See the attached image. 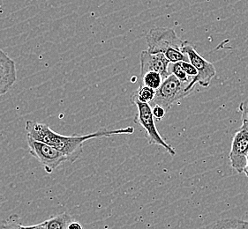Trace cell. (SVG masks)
Masks as SVG:
<instances>
[{
  "label": "cell",
  "mask_w": 248,
  "mask_h": 229,
  "mask_svg": "<svg viewBox=\"0 0 248 229\" xmlns=\"http://www.w3.org/2000/svg\"><path fill=\"white\" fill-rule=\"evenodd\" d=\"M25 132L27 137L37 140L54 147L61 154L65 155L67 161L74 163L79 159L83 151V143L88 140L109 138L114 135L133 134L134 128L127 126L121 129H102L89 134L79 136H65L55 132L53 129L45 124L38 123L33 120L26 122Z\"/></svg>",
  "instance_id": "1"
},
{
  "label": "cell",
  "mask_w": 248,
  "mask_h": 229,
  "mask_svg": "<svg viewBox=\"0 0 248 229\" xmlns=\"http://www.w3.org/2000/svg\"><path fill=\"white\" fill-rule=\"evenodd\" d=\"M148 51L162 53L170 63L187 61V57L182 52L186 41L181 40L176 32L169 28H154L146 36Z\"/></svg>",
  "instance_id": "2"
},
{
  "label": "cell",
  "mask_w": 248,
  "mask_h": 229,
  "mask_svg": "<svg viewBox=\"0 0 248 229\" xmlns=\"http://www.w3.org/2000/svg\"><path fill=\"white\" fill-rule=\"evenodd\" d=\"M132 103L137 108V114L134 121L137 125H139L145 132L146 139L149 144H156L163 146L170 155H176V150L170 144H168L163 137L160 135L157 130L154 115L152 113V108L148 103H141L138 100H131Z\"/></svg>",
  "instance_id": "3"
},
{
  "label": "cell",
  "mask_w": 248,
  "mask_h": 229,
  "mask_svg": "<svg viewBox=\"0 0 248 229\" xmlns=\"http://www.w3.org/2000/svg\"><path fill=\"white\" fill-rule=\"evenodd\" d=\"M182 52L187 57L189 62L194 65V68L198 72L197 76L189 82L186 88V92L190 94L191 91L194 89V86L197 84L202 87H209L211 80H213L217 73L216 67L214 66L213 64L200 55L197 50L194 49V46L187 41H186L184 44Z\"/></svg>",
  "instance_id": "4"
},
{
  "label": "cell",
  "mask_w": 248,
  "mask_h": 229,
  "mask_svg": "<svg viewBox=\"0 0 248 229\" xmlns=\"http://www.w3.org/2000/svg\"><path fill=\"white\" fill-rule=\"evenodd\" d=\"M188 84L179 81L173 75H169L164 79L158 89L155 91L154 100L149 105L151 107L158 105L167 111L172 107V105L179 102L189 95L186 92Z\"/></svg>",
  "instance_id": "5"
},
{
  "label": "cell",
  "mask_w": 248,
  "mask_h": 229,
  "mask_svg": "<svg viewBox=\"0 0 248 229\" xmlns=\"http://www.w3.org/2000/svg\"><path fill=\"white\" fill-rule=\"evenodd\" d=\"M27 142L30 155L43 165L48 174H51L60 165L67 161L65 155L49 144L33 140L30 137H27Z\"/></svg>",
  "instance_id": "6"
},
{
  "label": "cell",
  "mask_w": 248,
  "mask_h": 229,
  "mask_svg": "<svg viewBox=\"0 0 248 229\" xmlns=\"http://www.w3.org/2000/svg\"><path fill=\"white\" fill-rule=\"evenodd\" d=\"M248 155V131L240 129L234 134L229 155L231 165L238 173H243Z\"/></svg>",
  "instance_id": "7"
},
{
  "label": "cell",
  "mask_w": 248,
  "mask_h": 229,
  "mask_svg": "<svg viewBox=\"0 0 248 229\" xmlns=\"http://www.w3.org/2000/svg\"><path fill=\"white\" fill-rule=\"evenodd\" d=\"M170 62L162 53H151L143 50L140 53V74L148 72H156L164 79L170 75Z\"/></svg>",
  "instance_id": "8"
},
{
  "label": "cell",
  "mask_w": 248,
  "mask_h": 229,
  "mask_svg": "<svg viewBox=\"0 0 248 229\" xmlns=\"http://www.w3.org/2000/svg\"><path fill=\"white\" fill-rule=\"evenodd\" d=\"M17 81L15 61L0 49V96L7 94Z\"/></svg>",
  "instance_id": "9"
},
{
  "label": "cell",
  "mask_w": 248,
  "mask_h": 229,
  "mask_svg": "<svg viewBox=\"0 0 248 229\" xmlns=\"http://www.w3.org/2000/svg\"><path fill=\"white\" fill-rule=\"evenodd\" d=\"M73 221V218L68 214L63 213L50 217V219L45 220V224L47 229H67Z\"/></svg>",
  "instance_id": "10"
},
{
  "label": "cell",
  "mask_w": 248,
  "mask_h": 229,
  "mask_svg": "<svg viewBox=\"0 0 248 229\" xmlns=\"http://www.w3.org/2000/svg\"><path fill=\"white\" fill-rule=\"evenodd\" d=\"M155 96V90L149 88L148 86H140L139 88L131 95V100H136L141 103L150 104Z\"/></svg>",
  "instance_id": "11"
},
{
  "label": "cell",
  "mask_w": 248,
  "mask_h": 229,
  "mask_svg": "<svg viewBox=\"0 0 248 229\" xmlns=\"http://www.w3.org/2000/svg\"><path fill=\"white\" fill-rule=\"evenodd\" d=\"M163 81H164V78L158 72H148L141 75L140 86H148L149 88H152L156 91L160 87V86L162 85Z\"/></svg>",
  "instance_id": "12"
},
{
  "label": "cell",
  "mask_w": 248,
  "mask_h": 229,
  "mask_svg": "<svg viewBox=\"0 0 248 229\" xmlns=\"http://www.w3.org/2000/svg\"><path fill=\"white\" fill-rule=\"evenodd\" d=\"M3 229H34V226H23L20 222L19 215H12L5 219L4 223L2 225Z\"/></svg>",
  "instance_id": "13"
},
{
  "label": "cell",
  "mask_w": 248,
  "mask_h": 229,
  "mask_svg": "<svg viewBox=\"0 0 248 229\" xmlns=\"http://www.w3.org/2000/svg\"><path fill=\"white\" fill-rule=\"evenodd\" d=\"M169 72L170 75H173L176 79H178L179 81H181L183 83H189L190 82L188 76L186 74V72L182 69L181 62L172 63V64L170 63Z\"/></svg>",
  "instance_id": "14"
},
{
  "label": "cell",
  "mask_w": 248,
  "mask_h": 229,
  "mask_svg": "<svg viewBox=\"0 0 248 229\" xmlns=\"http://www.w3.org/2000/svg\"><path fill=\"white\" fill-rule=\"evenodd\" d=\"M181 66H182V69H183L184 72H186V74L187 75L188 77L191 76L194 79L198 74L197 70L194 68V65H192L188 61H182L181 62Z\"/></svg>",
  "instance_id": "15"
},
{
  "label": "cell",
  "mask_w": 248,
  "mask_h": 229,
  "mask_svg": "<svg viewBox=\"0 0 248 229\" xmlns=\"http://www.w3.org/2000/svg\"><path fill=\"white\" fill-rule=\"evenodd\" d=\"M228 223L232 229H248V221L240 219H230Z\"/></svg>",
  "instance_id": "16"
},
{
  "label": "cell",
  "mask_w": 248,
  "mask_h": 229,
  "mask_svg": "<svg viewBox=\"0 0 248 229\" xmlns=\"http://www.w3.org/2000/svg\"><path fill=\"white\" fill-rule=\"evenodd\" d=\"M152 108V113L154 115L155 119L162 120L164 117V115L166 114V110H164L163 107L158 106V105H155Z\"/></svg>",
  "instance_id": "17"
},
{
  "label": "cell",
  "mask_w": 248,
  "mask_h": 229,
  "mask_svg": "<svg viewBox=\"0 0 248 229\" xmlns=\"http://www.w3.org/2000/svg\"><path fill=\"white\" fill-rule=\"evenodd\" d=\"M239 112L241 113L242 122H248V104L241 102L239 105Z\"/></svg>",
  "instance_id": "18"
},
{
  "label": "cell",
  "mask_w": 248,
  "mask_h": 229,
  "mask_svg": "<svg viewBox=\"0 0 248 229\" xmlns=\"http://www.w3.org/2000/svg\"><path fill=\"white\" fill-rule=\"evenodd\" d=\"M212 229H232L228 223V219H223L217 222Z\"/></svg>",
  "instance_id": "19"
},
{
  "label": "cell",
  "mask_w": 248,
  "mask_h": 229,
  "mask_svg": "<svg viewBox=\"0 0 248 229\" xmlns=\"http://www.w3.org/2000/svg\"><path fill=\"white\" fill-rule=\"evenodd\" d=\"M83 229V228H82V226L79 224V223H78V222L73 221V222L70 223L69 226H68V229Z\"/></svg>",
  "instance_id": "20"
},
{
  "label": "cell",
  "mask_w": 248,
  "mask_h": 229,
  "mask_svg": "<svg viewBox=\"0 0 248 229\" xmlns=\"http://www.w3.org/2000/svg\"><path fill=\"white\" fill-rule=\"evenodd\" d=\"M47 229L45 224V221L42 222V223H39V224L35 225V229Z\"/></svg>",
  "instance_id": "21"
},
{
  "label": "cell",
  "mask_w": 248,
  "mask_h": 229,
  "mask_svg": "<svg viewBox=\"0 0 248 229\" xmlns=\"http://www.w3.org/2000/svg\"><path fill=\"white\" fill-rule=\"evenodd\" d=\"M241 129H247L248 131V122H242V125L240 127Z\"/></svg>",
  "instance_id": "22"
}]
</instances>
